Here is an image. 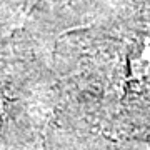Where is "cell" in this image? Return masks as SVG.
Listing matches in <instances>:
<instances>
[{
    "mask_svg": "<svg viewBox=\"0 0 150 150\" xmlns=\"http://www.w3.org/2000/svg\"><path fill=\"white\" fill-rule=\"evenodd\" d=\"M129 75L135 83L150 82V37H144L129 54Z\"/></svg>",
    "mask_w": 150,
    "mask_h": 150,
    "instance_id": "cell-1",
    "label": "cell"
}]
</instances>
